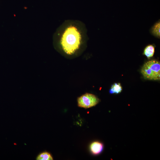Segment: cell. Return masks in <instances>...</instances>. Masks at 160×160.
Segmentation results:
<instances>
[{
	"label": "cell",
	"instance_id": "obj_1",
	"mask_svg": "<svg viewBox=\"0 0 160 160\" xmlns=\"http://www.w3.org/2000/svg\"><path fill=\"white\" fill-rule=\"evenodd\" d=\"M84 34L82 28L75 23H67L60 27L54 35L61 47L68 55L74 54L81 45Z\"/></svg>",
	"mask_w": 160,
	"mask_h": 160
},
{
	"label": "cell",
	"instance_id": "obj_2",
	"mask_svg": "<svg viewBox=\"0 0 160 160\" xmlns=\"http://www.w3.org/2000/svg\"><path fill=\"white\" fill-rule=\"evenodd\" d=\"M144 77L149 80H160V63L156 60H151L146 62L141 70Z\"/></svg>",
	"mask_w": 160,
	"mask_h": 160
},
{
	"label": "cell",
	"instance_id": "obj_3",
	"mask_svg": "<svg viewBox=\"0 0 160 160\" xmlns=\"http://www.w3.org/2000/svg\"><path fill=\"white\" fill-rule=\"evenodd\" d=\"M99 101V99L95 95L87 93L78 97L77 99L78 106L85 108L95 106Z\"/></svg>",
	"mask_w": 160,
	"mask_h": 160
},
{
	"label": "cell",
	"instance_id": "obj_4",
	"mask_svg": "<svg viewBox=\"0 0 160 160\" xmlns=\"http://www.w3.org/2000/svg\"><path fill=\"white\" fill-rule=\"evenodd\" d=\"M103 149V144L97 141L92 143L90 145L91 152L93 155H97L100 153Z\"/></svg>",
	"mask_w": 160,
	"mask_h": 160
},
{
	"label": "cell",
	"instance_id": "obj_5",
	"mask_svg": "<svg viewBox=\"0 0 160 160\" xmlns=\"http://www.w3.org/2000/svg\"><path fill=\"white\" fill-rule=\"evenodd\" d=\"M155 48L154 46L152 45H149L145 48L143 54L149 59L153 56Z\"/></svg>",
	"mask_w": 160,
	"mask_h": 160
},
{
	"label": "cell",
	"instance_id": "obj_6",
	"mask_svg": "<svg viewBox=\"0 0 160 160\" xmlns=\"http://www.w3.org/2000/svg\"><path fill=\"white\" fill-rule=\"evenodd\" d=\"M122 90V87L120 83H114L113 84L110 89L109 92L111 94H118L120 93Z\"/></svg>",
	"mask_w": 160,
	"mask_h": 160
},
{
	"label": "cell",
	"instance_id": "obj_7",
	"mask_svg": "<svg viewBox=\"0 0 160 160\" xmlns=\"http://www.w3.org/2000/svg\"><path fill=\"white\" fill-rule=\"evenodd\" d=\"M160 23L159 21L156 23L152 27L151 30V32L155 36L159 38L160 36Z\"/></svg>",
	"mask_w": 160,
	"mask_h": 160
},
{
	"label": "cell",
	"instance_id": "obj_8",
	"mask_svg": "<svg viewBox=\"0 0 160 160\" xmlns=\"http://www.w3.org/2000/svg\"><path fill=\"white\" fill-rule=\"evenodd\" d=\"M37 160H52L53 158L51 154L47 152H44L39 154L37 156Z\"/></svg>",
	"mask_w": 160,
	"mask_h": 160
}]
</instances>
